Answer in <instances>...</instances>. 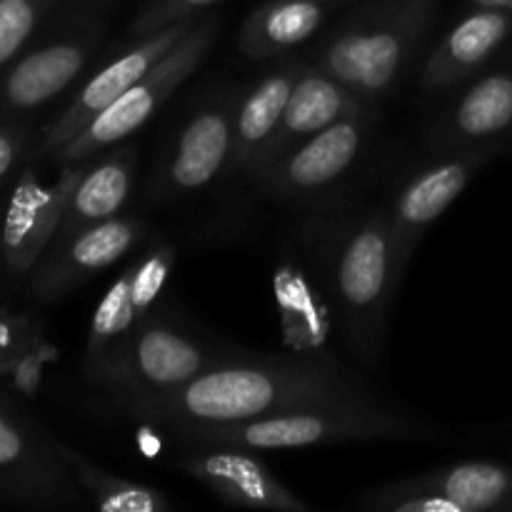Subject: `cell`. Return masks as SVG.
Returning a JSON list of instances; mask_svg holds the SVG:
<instances>
[{
    "label": "cell",
    "instance_id": "obj_18",
    "mask_svg": "<svg viewBox=\"0 0 512 512\" xmlns=\"http://www.w3.org/2000/svg\"><path fill=\"white\" fill-rule=\"evenodd\" d=\"M175 260L178 250L168 240H158L115 278L90 318L83 373L98 365L115 345L123 343L143 320L158 310V300L168 285Z\"/></svg>",
    "mask_w": 512,
    "mask_h": 512
},
{
    "label": "cell",
    "instance_id": "obj_10",
    "mask_svg": "<svg viewBox=\"0 0 512 512\" xmlns=\"http://www.w3.org/2000/svg\"><path fill=\"white\" fill-rule=\"evenodd\" d=\"M348 508L365 512H505L512 510V468L465 460L358 490Z\"/></svg>",
    "mask_w": 512,
    "mask_h": 512
},
{
    "label": "cell",
    "instance_id": "obj_17",
    "mask_svg": "<svg viewBox=\"0 0 512 512\" xmlns=\"http://www.w3.org/2000/svg\"><path fill=\"white\" fill-rule=\"evenodd\" d=\"M180 445L183 453L175 458L173 468L205 485L220 503L248 510L313 512V505L280 483L278 475L253 455V450L235 445Z\"/></svg>",
    "mask_w": 512,
    "mask_h": 512
},
{
    "label": "cell",
    "instance_id": "obj_16",
    "mask_svg": "<svg viewBox=\"0 0 512 512\" xmlns=\"http://www.w3.org/2000/svg\"><path fill=\"white\" fill-rule=\"evenodd\" d=\"M78 173L80 163L60 165L58 178L45 185L38 178L35 160L20 168L13 193L5 200L0 228V263L10 275L28 278L40 255L50 248Z\"/></svg>",
    "mask_w": 512,
    "mask_h": 512
},
{
    "label": "cell",
    "instance_id": "obj_7",
    "mask_svg": "<svg viewBox=\"0 0 512 512\" xmlns=\"http://www.w3.org/2000/svg\"><path fill=\"white\" fill-rule=\"evenodd\" d=\"M238 88L213 85L190 103L168 135L148 180L153 203L198 195L228 175L233 158V115Z\"/></svg>",
    "mask_w": 512,
    "mask_h": 512
},
{
    "label": "cell",
    "instance_id": "obj_3",
    "mask_svg": "<svg viewBox=\"0 0 512 512\" xmlns=\"http://www.w3.org/2000/svg\"><path fill=\"white\" fill-rule=\"evenodd\" d=\"M438 20V0H355L308 60L363 103L378 105L403 85Z\"/></svg>",
    "mask_w": 512,
    "mask_h": 512
},
{
    "label": "cell",
    "instance_id": "obj_20",
    "mask_svg": "<svg viewBox=\"0 0 512 512\" xmlns=\"http://www.w3.org/2000/svg\"><path fill=\"white\" fill-rule=\"evenodd\" d=\"M363 105L368 103H363L358 95L350 93L340 80H335L333 75L325 73L323 68L310 63L308 55H305V65L303 70H300L298 80H295L288 105H285L273 135H270L268 143L260 150L258 160H255L253 170H250L248 175V183L255 185V180H258L275 160H280L285 153H290L295 145L305 143L308 138L318 135L320 130L333 125L335 120L353 113V110L363 108Z\"/></svg>",
    "mask_w": 512,
    "mask_h": 512
},
{
    "label": "cell",
    "instance_id": "obj_13",
    "mask_svg": "<svg viewBox=\"0 0 512 512\" xmlns=\"http://www.w3.org/2000/svg\"><path fill=\"white\" fill-rule=\"evenodd\" d=\"M83 495L55 448V435L0 400V500L35 510H75Z\"/></svg>",
    "mask_w": 512,
    "mask_h": 512
},
{
    "label": "cell",
    "instance_id": "obj_28",
    "mask_svg": "<svg viewBox=\"0 0 512 512\" xmlns=\"http://www.w3.org/2000/svg\"><path fill=\"white\" fill-rule=\"evenodd\" d=\"M465 5H468V8H493L512 13V0H465Z\"/></svg>",
    "mask_w": 512,
    "mask_h": 512
},
{
    "label": "cell",
    "instance_id": "obj_5",
    "mask_svg": "<svg viewBox=\"0 0 512 512\" xmlns=\"http://www.w3.org/2000/svg\"><path fill=\"white\" fill-rule=\"evenodd\" d=\"M115 0H65L0 73V120H30L85 75L100 53Z\"/></svg>",
    "mask_w": 512,
    "mask_h": 512
},
{
    "label": "cell",
    "instance_id": "obj_22",
    "mask_svg": "<svg viewBox=\"0 0 512 512\" xmlns=\"http://www.w3.org/2000/svg\"><path fill=\"white\" fill-rule=\"evenodd\" d=\"M135 178H138V145L133 140H123L95 158L83 160L55 238L123 215L125 203L133 195Z\"/></svg>",
    "mask_w": 512,
    "mask_h": 512
},
{
    "label": "cell",
    "instance_id": "obj_12",
    "mask_svg": "<svg viewBox=\"0 0 512 512\" xmlns=\"http://www.w3.org/2000/svg\"><path fill=\"white\" fill-rule=\"evenodd\" d=\"M425 145L430 153L512 150V45L490 68L438 98Z\"/></svg>",
    "mask_w": 512,
    "mask_h": 512
},
{
    "label": "cell",
    "instance_id": "obj_24",
    "mask_svg": "<svg viewBox=\"0 0 512 512\" xmlns=\"http://www.w3.org/2000/svg\"><path fill=\"white\" fill-rule=\"evenodd\" d=\"M55 448L63 455L73 478L88 495L90 503L103 512H170L173 500L153 485L120 478L95 465L88 455L75 450L65 440L55 438Z\"/></svg>",
    "mask_w": 512,
    "mask_h": 512
},
{
    "label": "cell",
    "instance_id": "obj_29",
    "mask_svg": "<svg viewBox=\"0 0 512 512\" xmlns=\"http://www.w3.org/2000/svg\"><path fill=\"white\" fill-rule=\"evenodd\" d=\"M3 213H5V203L0 200V228H3Z\"/></svg>",
    "mask_w": 512,
    "mask_h": 512
},
{
    "label": "cell",
    "instance_id": "obj_23",
    "mask_svg": "<svg viewBox=\"0 0 512 512\" xmlns=\"http://www.w3.org/2000/svg\"><path fill=\"white\" fill-rule=\"evenodd\" d=\"M355 0H265L238 30V53L258 63L295 55Z\"/></svg>",
    "mask_w": 512,
    "mask_h": 512
},
{
    "label": "cell",
    "instance_id": "obj_19",
    "mask_svg": "<svg viewBox=\"0 0 512 512\" xmlns=\"http://www.w3.org/2000/svg\"><path fill=\"white\" fill-rule=\"evenodd\" d=\"M512 45V13L468 8L463 18L433 45L420 68L425 98H443L495 63Z\"/></svg>",
    "mask_w": 512,
    "mask_h": 512
},
{
    "label": "cell",
    "instance_id": "obj_25",
    "mask_svg": "<svg viewBox=\"0 0 512 512\" xmlns=\"http://www.w3.org/2000/svg\"><path fill=\"white\" fill-rule=\"evenodd\" d=\"M65 0H0V73L33 43Z\"/></svg>",
    "mask_w": 512,
    "mask_h": 512
},
{
    "label": "cell",
    "instance_id": "obj_21",
    "mask_svg": "<svg viewBox=\"0 0 512 512\" xmlns=\"http://www.w3.org/2000/svg\"><path fill=\"white\" fill-rule=\"evenodd\" d=\"M305 65V55H285L273 60L265 73L238 88V103L233 115V158L230 178L248 180L260 150L273 135L293 85Z\"/></svg>",
    "mask_w": 512,
    "mask_h": 512
},
{
    "label": "cell",
    "instance_id": "obj_15",
    "mask_svg": "<svg viewBox=\"0 0 512 512\" xmlns=\"http://www.w3.org/2000/svg\"><path fill=\"white\" fill-rule=\"evenodd\" d=\"M148 233L150 225L143 218L118 215L55 238L25 278L30 298L38 303H58L68 298L80 285L133 253Z\"/></svg>",
    "mask_w": 512,
    "mask_h": 512
},
{
    "label": "cell",
    "instance_id": "obj_8",
    "mask_svg": "<svg viewBox=\"0 0 512 512\" xmlns=\"http://www.w3.org/2000/svg\"><path fill=\"white\" fill-rule=\"evenodd\" d=\"M378 135V105H363L275 160L255 188L275 203H323L358 173Z\"/></svg>",
    "mask_w": 512,
    "mask_h": 512
},
{
    "label": "cell",
    "instance_id": "obj_27",
    "mask_svg": "<svg viewBox=\"0 0 512 512\" xmlns=\"http://www.w3.org/2000/svg\"><path fill=\"white\" fill-rule=\"evenodd\" d=\"M35 135L30 120H0V190L30 160Z\"/></svg>",
    "mask_w": 512,
    "mask_h": 512
},
{
    "label": "cell",
    "instance_id": "obj_14",
    "mask_svg": "<svg viewBox=\"0 0 512 512\" xmlns=\"http://www.w3.org/2000/svg\"><path fill=\"white\" fill-rule=\"evenodd\" d=\"M495 155L498 150L490 148L440 150L430 153L425 163L415 165L395 183L385 203V213L405 268L428 230L448 213L475 175L493 163Z\"/></svg>",
    "mask_w": 512,
    "mask_h": 512
},
{
    "label": "cell",
    "instance_id": "obj_11",
    "mask_svg": "<svg viewBox=\"0 0 512 512\" xmlns=\"http://www.w3.org/2000/svg\"><path fill=\"white\" fill-rule=\"evenodd\" d=\"M200 20V15L195 18H185L180 23L168 25V28H160L155 33L143 35V38L135 40H123V48L115 55L105 58L88 78L83 80L78 90H75L73 98L68 100L63 110L55 115L53 120L43 125L38 135H35L33 160H50L60 148H63L68 140H73L80 130L88 123H93L105 108L115 103L123 93H128L160 58L170 53L175 43L188 35V30L193 28Z\"/></svg>",
    "mask_w": 512,
    "mask_h": 512
},
{
    "label": "cell",
    "instance_id": "obj_26",
    "mask_svg": "<svg viewBox=\"0 0 512 512\" xmlns=\"http://www.w3.org/2000/svg\"><path fill=\"white\" fill-rule=\"evenodd\" d=\"M220 3V0H148L138 13L133 15V20L125 28L123 40H135L143 38V35L155 33L160 28H168V25L180 23L185 18H195V15H203L210 5Z\"/></svg>",
    "mask_w": 512,
    "mask_h": 512
},
{
    "label": "cell",
    "instance_id": "obj_2",
    "mask_svg": "<svg viewBox=\"0 0 512 512\" xmlns=\"http://www.w3.org/2000/svg\"><path fill=\"white\" fill-rule=\"evenodd\" d=\"M303 233L345 343L355 358L375 365L408 270L398 255L385 205L313 218Z\"/></svg>",
    "mask_w": 512,
    "mask_h": 512
},
{
    "label": "cell",
    "instance_id": "obj_6",
    "mask_svg": "<svg viewBox=\"0 0 512 512\" xmlns=\"http://www.w3.org/2000/svg\"><path fill=\"white\" fill-rule=\"evenodd\" d=\"M155 310L98 365L85 370V380L103 390L108 400L148 398L168 393L198 378L210 365L238 355Z\"/></svg>",
    "mask_w": 512,
    "mask_h": 512
},
{
    "label": "cell",
    "instance_id": "obj_9",
    "mask_svg": "<svg viewBox=\"0 0 512 512\" xmlns=\"http://www.w3.org/2000/svg\"><path fill=\"white\" fill-rule=\"evenodd\" d=\"M218 28L220 23L215 15H208V18L200 15L198 23L188 30L180 43L170 48L165 58H160L128 93L120 95L93 123L85 125L50 160L55 165L83 163V160L95 158L103 150L133 138L208 58L215 38H218Z\"/></svg>",
    "mask_w": 512,
    "mask_h": 512
},
{
    "label": "cell",
    "instance_id": "obj_4",
    "mask_svg": "<svg viewBox=\"0 0 512 512\" xmlns=\"http://www.w3.org/2000/svg\"><path fill=\"white\" fill-rule=\"evenodd\" d=\"M178 443L235 445L258 450H308L323 445L370 443V440H438L440 428L408 410L390 408L380 398L323 403L288 410L270 418L225 425L170 428Z\"/></svg>",
    "mask_w": 512,
    "mask_h": 512
},
{
    "label": "cell",
    "instance_id": "obj_1",
    "mask_svg": "<svg viewBox=\"0 0 512 512\" xmlns=\"http://www.w3.org/2000/svg\"><path fill=\"white\" fill-rule=\"evenodd\" d=\"M373 398L363 380L330 360L240 350L180 388L148 398L108 400V408L125 418L170 430L185 425L245 423L308 405Z\"/></svg>",
    "mask_w": 512,
    "mask_h": 512
}]
</instances>
